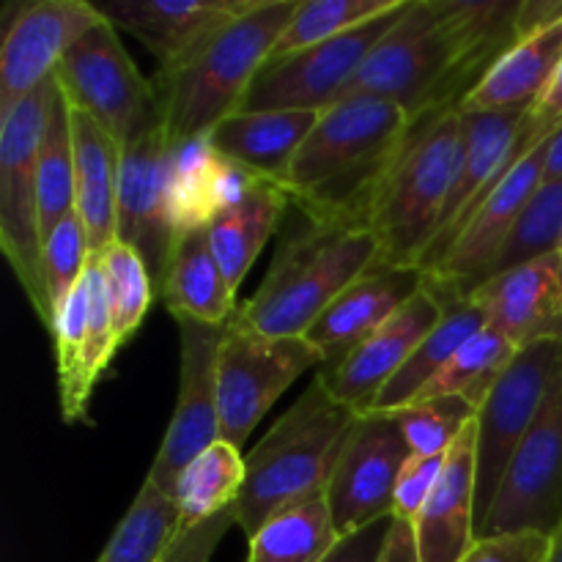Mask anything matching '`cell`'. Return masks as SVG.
<instances>
[{"mask_svg":"<svg viewBox=\"0 0 562 562\" xmlns=\"http://www.w3.org/2000/svg\"><path fill=\"white\" fill-rule=\"evenodd\" d=\"M88 263H91V247H88L86 228L75 212L44 241V285H47L49 305L55 313L82 283Z\"/></svg>","mask_w":562,"mask_h":562,"instance_id":"60d3db41","label":"cell"},{"mask_svg":"<svg viewBox=\"0 0 562 562\" xmlns=\"http://www.w3.org/2000/svg\"><path fill=\"white\" fill-rule=\"evenodd\" d=\"M245 459L241 448L217 439L203 450L195 461L187 464L173 486V503L179 508L181 530L201 525L239 503L245 486Z\"/></svg>","mask_w":562,"mask_h":562,"instance_id":"4dcf8cb0","label":"cell"},{"mask_svg":"<svg viewBox=\"0 0 562 562\" xmlns=\"http://www.w3.org/2000/svg\"><path fill=\"white\" fill-rule=\"evenodd\" d=\"M530 115L536 124L547 126V130H558V126H562V64L558 75H554L552 86L547 88V93H543L541 102L532 108Z\"/></svg>","mask_w":562,"mask_h":562,"instance_id":"c3c4849f","label":"cell"},{"mask_svg":"<svg viewBox=\"0 0 562 562\" xmlns=\"http://www.w3.org/2000/svg\"><path fill=\"white\" fill-rule=\"evenodd\" d=\"M231 527H236V508L223 510L190 530H181L165 552L162 562H209Z\"/></svg>","mask_w":562,"mask_h":562,"instance_id":"ee69618b","label":"cell"},{"mask_svg":"<svg viewBox=\"0 0 562 562\" xmlns=\"http://www.w3.org/2000/svg\"><path fill=\"white\" fill-rule=\"evenodd\" d=\"M228 324L176 318L181 349L179 398H176L173 417L148 472V481L162 488L168 497L173 494L176 481L187 470V464L212 448L217 439H223L220 437L217 371L220 346L228 333Z\"/></svg>","mask_w":562,"mask_h":562,"instance_id":"5bb4252c","label":"cell"},{"mask_svg":"<svg viewBox=\"0 0 562 562\" xmlns=\"http://www.w3.org/2000/svg\"><path fill=\"white\" fill-rule=\"evenodd\" d=\"M461 162L464 115L459 108L415 121L368 212L366 225L379 245L376 267L420 269L439 234Z\"/></svg>","mask_w":562,"mask_h":562,"instance_id":"3957f363","label":"cell"},{"mask_svg":"<svg viewBox=\"0 0 562 562\" xmlns=\"http://www.w3.org/2000/svg\"><path fill=\"white\" fill-rule=\"evenodd\" d=\"M409 456V442L393 415L357 417L324 492L340 538L393 516L395 486Z\"/></svg>","mask_w":562,"mask_h":562,"instance_id":"9a60e30c","label":"cell"},{"mask_svg":"<svg viewBox=\"0 0 562 562\" xmlns=\"http://www.w3.org/2000/svg\"><path fill=\"white\" fill-rule=\"evenodd\" d=\"M477 417L448 450V464L431 499L415 519L423 562H461L477 541L475 505Z\"/></svg>","mask_w":562,"mask_h":562,"instance_id":"7402d4cb","label":"cell"},{"mask_svg":"<svg viewBox=\"0 0 562 562\" xmlns=\"http://www.w3.org/2000/svg\"><path fill=\"white\" fill-rule=\"evenodd\" d=\"M562 368V340H541L519 349L499 382L477 409L475 505L477 530L486 521L521 439L541 412Z\"/></svg>","mask_w":562,"mask_h":562,"instance_id":"8fae6325","label":"cell"},{"mask_svg":"<svg viewBox=\"0 0 562 562\" xmlns=\"http://www.w3.org/2000/svg\"><path fill=\"white\" fill-rule=\"evenodd\" d=\"M97 258L102 263L104 285H108L115 338L124 346L140 329L143 318H146L148 307H151L154 296H157V289H154V280L148 274L146 261L132 247L113 241Z\"/></svg>","mask_w":562,"mask_h":562,"instance_id":"f35d334b","label":"cell"},{"mask_svg":"<svg viewBox=\"0 0 562 562\" xmlns=\"http://www.w3.org/2000/svg\"><path fill=\"white\" fill-rule=\"evenodd\" d=\"M289 203L291 198L283 187L261 179L245 201L212 220L209 241H212L214 256H217L220 269H223L234 294L252 269L256 258L261 256L263 245L278 231Z\"/></svg>","mask_w":562,"mask_h":562,"instance_id":"83f0119b","label":"cell"},{"mask_svg":"<svg viewBox=\"0 0 562 562\" xmlns=\"http://www.w3.org/2000/svg\"><path fill=\"white\" fill-rule=\"evenodd\" d=\"M562 64V20L521 36L475 88L461 99V113H532Z\"/></svg>","mask_w":562,"mask_h":562,"instance_id":"603a6c76","label":"cell"},{"mask_svg":"<svg viewBox=\"0 0 562 562\" xmlns=\"http://www.w3.org/2000/svg\"><path fill=\"white\" fill-rule=\"evenodd\" d=\"M49 77L31 97L0 115V247L31 300L38 322L53 333L55 311L44 285V239L38 217V148L55 93Z\"/></svg>","mask_w":562,"mask_h":562,"instance_id":"8992f818","label":"cell"},{"mask_svg":"<svg viewBox=\"0 0 562 562\" xmlns=\"http://www.w3.org/2000/svg\"><path fill=\"white\" fill-rule=\"evenodd\" d=\"M412 126L415 119L387 99H340L302 143L283 190L313 223L366 225L373 195Z\"/></svg>","mask_w":562,"mask_h":562,"instance_id":"6da1fadb","label":"cell"},{"mask_svg":"<svg viewBox=\"0 0 562 562\" xmlns=\"http://www.w3.org/2000/svg\"><path fill=\"white\" fill-rule=\"evenodd\" d=\"M426 285V272L417 267H376L357 278L322 316L313 322L305 338L324 355L327 366L344 360L357 344L376 333L406 302Z\"/></svg>","mask_w":562,"mask_h":562,"instance_id":"44dd1931","label":"cell"},{"mask_svg":"<svg viewBox=\"0 0 562 562\" xmlns=\"http://www.w3.org/2000/svg\"><path fill=\"white\" fill-rule=\"evenodd\" d=\"M379 562H423L420 547H417V532L412 521L395 519L393 516L387 538L382 543V552H379Z\"/></svg>","mask_w":562,"mask_h":562,"instance_id":"bcb514c9","label":"cell"},{"mask_svg":"<svg viewBox=\"0 0 562 562\" xmlns=\"http://www.w3.org/2000/svg\"><path fill=\"white\" fill-rule=\"evenodd\" d=\"M256 0H121L97 5L104 20L137 38L157 58L159 77L190 66Z\"/></svg>","mask_w":562,"mask_h":562,"instance_id":"ac0fdd59","label":"cell"},{"mask_svg":"<svg viewBox=\"0 0 562 562\" xmlns=\"http://www.w3.org/2000/svg\"><path fill=\"white\" fill-rule=\"evenodd\" d=\"M409 442L412 453L437 456L448 453L456 439L467 431L470 423H475L477 409L464 398L445 395V398H426L393 412Z\"/></svg>","mask_w":562,"mask_h":562,"instance_id":"ab89813d","label":"cell"},{"mask_svg":"<svg viewBox=\"0 0 562 562\" xmlns=\"http://www.w3.org/2000/svg\"><path fill=\"white\" fill-rule=\"evenodd\" d=\"M170 154L173 140L165 124L121 148L115 203V241L132 247L146 261L157 294L179 236L170 209Z\"/></svg>","mask_w":562,"mask_h":562,"instance_id":"2e32d148","label":"cell"},{"mask_svg":"<svg viewBox=\"0 0 562 562\" xmlns=\"http://www.w3.org/2000/svg\"><path fill=\"white\" fill-rule=\"evenodd\" d=\"M445 464H448V453H437V456L412 453L409 456V461H406L404 470H401L398 486H395V503H393L395 519H406L415 525V519L423 514L428 499H431L439 477H442Z\"/></svg>","mask_w":562,"mask_h":562,"instance_id":"b9f144b4","label":"cell"},{"mask_svg":"<svg viewBox=\"0 0 562 562\" xmlns=\"http://www.w3.org/2000/svg\"><path fill=\"white\" fill-rule=\"evenodd\" d=\"M318 119L322 113L316 110H236L209 132V140L225 159L283 187L291 162L316 130Z\"/></svg>","mask_w":562,"mask_h":562,"instance_id":"cb8c5ba5","label":"cell"},{"mask_svg":"<svg viewBox=\"0 0 562 562\" xmlns=\"http://www.w3.org/2000/svg\"><path fill=\"white\" fill-rule=\"evenodd\" d=\"M406 0H300L272 58L300 53L393 14Z\"/></svg>","mask_w":562,"mask_h":562,"instance_id":"8d00e7d4","label":"cell"},{"mask_svg":"<svg viewBox=\"0 0 562 562\" xmlns=\"http://www.w3.org/2000/svg\"><path fill=\"white\" fill-rule=\"evenodd\" d=\"M55 362H58V393L64 423L88 420V406L97 382L88 362V289L86 278L75 294L60 305L53 324Z\"/></svg>","mask_w":562,"mask_h":562,"instance_id":"e575fe53","label":"cell"},{"mask_svg":"<svg viewBox=\"0 0 562 562\" xmlns=\"http://www.w3.org/2000/svg\"><path fill=\"white\" fill-rule=\"evenodd\" d=\"M296 5L300 0H256V5L236 16L190 66L170 77H157L154 88L162 97L170 140L209 135L220 121L241 108Z\"/></svg>","mask_w":562,"mask_h":562,"instance_id":"5b68a950","label":"cell"},{"mask_svg":"<svg viewBox=\"0 0 562 562\" xmlns=\"http://www.w3.org/2000/svg\"><path fill=\"white\" fill-rule=\"evenodd\" d=\"M225 157L209 135L173 143L170 154V209L176 228H209L220 214Z\"/></svg>","mask_w":562,"mask_h":562,"instance_id":"1f68e13d","label":"cell"},{"mask_svg":"<svg viewBox=\"0 0 562 562\" xmlns=\"http://www.w3.org/2000/svg\"><path fill=\"white\" fill-rule=\"evenodd\" d=\"M558 256H560V274H562V239H560V250H558Z\"/></svg>","mask_w":562,"mask_h":562,"instance_id":"f907efd6","label":"cell"},{"mask_svg":"<svg viewBox=\"0 0 562 562\" xmlns=\"http://www.w3.org/2000/svg\"><path fill=\"white\" fill-rule=\"evenodd\" d=\"M470 302L486 313L488 324L516 349L541 340H562L560 256L552 252L486 280L472 291Z\"/></svg>","mask_w":562,"mask_h":562,"instance_id":"ffe728a7","label":"cell"},{"mask_svg":"<svg viewBox=\"0 0 562 562\" xmlns=\"http://www.w3.org/2000/svg\"><path fill=\"white\" fill-rule=\"evenodd\" d=\"M58 82V80H55ZM75 214V135H71V108L60 86H55L38 148V217L42 239Z\"/></svg>","mask_w":562,"mask_h":562,"instance_id":"d6a6232c","label":"cell"},{"mask_svg":"<svg viewBox=\"0 0 562 562\" xmlns=\"http://www.w3.org/2000/svg\"><path fill=\"white\" fill-rule=\"evenodd\" d=\"M470 93L453 44L431 0H409L379 38L346 97H376L401 104L412 119L456 110Z\"/></svg>","mask_w":562,"mask_h":562,"instance_id":"52a82bcc","label":"cell"},{"mask_svg":"<svg viewBox=\"0 0 562 562\" xmlns=\"http://www.w3.org/2000/svg\"><path fill=\"white\" fill-rule=\"evenodd\" d=\"M519 355L514 344L505 338L503 333L486 324L477 335H472L459 351L448 360V366L423 387V393L415 401L426 398H445V395H456V398L470 401L475 409H481L483 401L499 382L505 368L514 362ZM412 401V404H415Z\"/></svg>","mask_w":562,"mask_h":562,"instance_id":"836d02e7","label":"cell"},{"mask_svg":"<svg viewBox=\"0 0 562 562\" xmlns=\"http://www.w3.org/2000/svg\"><path fill=\"white\" fill-rule=\"evenodd\" d=\"M376 256L379 245L366 225L307 220L278 247L256 294L236 311V322L272 338H300Z\"/></svg>","mask_w":562,"mask_h":562,"instance_id":"277c9868","label":"cell"},{"mask_svg":"<svg viewBox=\"0 0 562 562\" xmlns=\"http://www.w3.org/2000/svg\"><path fill=\"white\" fill-rule=\"evenodd\" d=\"M552 536L543 532H514V536L477 538L461 562H547Z\"/></svg>","mask_w":562,"mask_h":562,"instance_id":"7bdbcfd3","label":"cell"},{"mask_svg":"<svg viewBox=\"0 0 562 562\" xmlns=\"http://www.w3.org/2000/svg\"><path fill=\"white\" fill-rule=\"evenodd\" d=\"M562 239V181L543 179V184L532 192L519 220L510 228L499 261L494 267V278L525 263L547 258L560 250Z\"/></svg>","mask_w":562,"mask_h":562,"instance_id":"74e56055","label":"cell"},{"mask_svg":"<svg viewBox=\"0 0 562 562\" xmlns=\"http://www.w3.org/2000/svg\"><path fill=\"white\" fill-rule=\"evenodd\" d=\"M562 20V0H521L519 16H516V31L521 36L541 31Z\"/></svg>","mask_w":562,"mask_h":562,"instance_id":"7dc6e473","label":"cell"},{"mask_svg":"<svg viewBox=\"0 0 562 562\" xmlns=\"http://www.w3.org/2000/svg\"><path fill=\"white\" fill-rule=\"evenodd\" d=\"M71 135H75V212L86 228L91 256H102L115 241L121 146L97 121L75 108H71Z\"/></svg>","mask_w":562,"mask_h":562,"instance_id":"d4e9b609","label":"cell"},{"mask_svg":"<svg viewBox=\"0 0 562 562\" xmlns=\"http://www.w3.org/2000/svg\"><path fill=\"white\" fill-rule=\"evenodd\" d=\"M547 562H562V521L558 525V530L552 532V549H549Z\"/></svg>","mask_w":562,"mask_h":562,"instance_id":"681fc988","label":"cell"},{"mask_svg":"<svg viewBox=\"0 0 562 562\" xmlns=\"http://www.w3.org/2000/svg\"><path fill=\"white\" fill-rule=\"evenodd\" d=\"M486 324V313L477 305H472L470 300L448 302V305H445L442 322L420 340V346L412 351V357L404 362V368L384 384L382 393L376 395V401H373L371 409H368L366 415H393V412L409 406L412 401L423 393V387L448 366L450 357H453L472 335L481 333Z\"/></svg>","mask_w":562,"mask_h":562,"instance_id":"f1b7e54d","label":"cell"},{"mask_svg":"<svg viewBox=\"0 0 562 562\" xmlns=\"http://www.w3.org/2000/svg\"><path fill=\"white\" fill-rule=\"evenodd\" d=\"M159 296L173 318L228 324L236 316V294L220 269L209 228H190L176 236Z\"/></svg>","mask_w":562,"mask_h":562,"instance_id":"484cf974","label":"cell"},{"mask_svg":"<svg viewBox=\"0 0 562 562\" xmlns=\"http://www.w3.org/2000/svg\"><path fill=\"white\" fill-rule=\"evenodd\" d=\"M404 5L395 9L393 14L379 16V20L368 22L357 31L329 38L316 47L269 58L252 80L239 110H245V113H263V110H316V113H324L333 104H338L340 99H346V91L360 75L362 64L379 44V38L395 25Z\"/></svg>","mask_w":562,"mask_h":562,"instance_id":"7c38bea8","label":"cell"},{"mask_svg":"<svg viewBox=\"0 0 562 562\" xmlns=\"http://www.w3.org/2000/svg\"><path fill=\"white\" fill-rule=\"evenodd\" d=\"M102 11L86 0H36L9 22L0 49V115L42 88Z\"/></svg>","mask_w":562,"mask_h":562,"instance_id":"e0dca14e","label":"cell"},{"mask_svg":"<svg viewBox=\"0 0 562 562\" xmlns=\"http://www.w3.org/2000/svg\"><path fill=\"white\" fill-rule=\"evenodd\" d=\"M450 44L467 88H475L481 77L519 42L516 16L521 0H431Z\"/></svg>","mask_w":562,"mask_h":562,"instance_id":"4316f807","label":"cell"},{"mask_svg":"<svg viewBox=\"0 0 562 562\" xmlns=\"http://www.w3.org/2000/svg\"><path fill=\"white\" fill-rule=\"evenodd\" d=\"M357 417L316 373L294 406L245 456V486L234 505L236 527L252 538L274 514L327 492Z\"/></svg>","mask_w":562,"mask_h":562,"instance_id":"7a4b0ae2","label":"cell"},{"mask_svg":"<svg viewBox=\"0 0 562 562\" xmlns=\"http://www.w3.org/2000/svg\"><path fill=\"white\" fill-rule=\"evenodd\" d=\"M327 366L322 351L300 338H272L231 318L220 346V437L241 448L274 401L313 368Z\"/></svg>","mask_w":562,"mask_h":562,"instance_id":"9c48e42d","label":"cell"},{"mask_svg":"<svg viewBox=\"0 0 562 562\" xmlns=\"http://www.w3.org/2000/svg\"><path fill=\"white\" fill-rule=\"evenodd\" d=\"M554 135L558 130L532 143L510 165L508 173L472 209L448 252L431 269H426V285L439 296L442 305L470 300L472 291L494 278V267L508 241L510 228L519 220L532 192L547 179V159Z\"/></svg>","mask_w":562,"mask_h":562,"instance_id":"30bf717a","label":"cell"},{"mask_svg":"<svg viewBox=\"0 0 562 562\" xmlns=\"http://www.w3.org/2000/svg\"><path fill=\"white\" fill-rule=\"evenodd\" d=\"M179 532L181 519L173 497L146 477L97 562H162Z\"/></svg>","mask_w":562,"mask_h":562,"instance_id":"d590c367","label":"cell"},{"mask_svg":"<svg viewBox=\"0 0 562 562\" xmlns=\"http://www.w3.org/2000/svg\"><path fill=\"white\" fill-rule=\"evenodd\" d=\"M390 521H393V516L355 532V536L340 538L338 547L333 549V554L324 562H379V552H382V543L387 538Z\"/></svg>","mask_w":562,"mask_h":562,"instance_id":"f6af8a7d","label":"cell"},{"mask_svg":"<svg viewBox=\"0 0 562 562\" xmlns=\"http://www.w3.org/2000/svg\"><path fill=\"white\" fill-rule=\"evenodd\" d=\"M442 316L445 305L439 296L428 285H423L415 300L406 302L390 322H384L376 333L357 344L344 360L324 366L318 376L340 404L351 406L357 415H366L384 384L404 368L412 351L442 322Z\"/></svg>","mask_w":562,"mask_h":562,"instance_id":"d6986e66","label":"cell"},{"mask_svg":"<svg viewBox=\"0 0 562 562\" xmlns=\"http://www.w3.org/2000/svg\"><path fill=\"white\" fill-rule=\"evenodd\" d=\"M338 543L327 494H316L274 514L250 538L247 562H324Z\"/></svg>","mask_w":562,"mask_h":562,"instance_id":"f546056e","label":"cell"},{"mask_svg":"<svg viewBox=\"0 0 562 562\" xmlns=\"http://www.w3.org/2000/svg\"><path fill=\"white\" fill-rule=\"evenodd\" d=\"M562 521V368L510 461L477 538L543 532Z\"/></svg>","mask_w":562,"mask_h":562,"instance_id":"4fadbf2b","label":"cell"},{"mask_svg":"<svg viewBox=\"0 0 562 562\" xmlns=\"http://www.w3.org/2000/svg\"><path fill=\"white\" fill-rule=\"evenodd\" d=\"M55 80L66 102L97 121L121 148L165 124L162 97L132 64L108 20L77 38L55 69Z\"/></svg>","mask_w":562,"mask_h":562,"instance_id":"ba28073f","label":"cell"}]
</instances>
